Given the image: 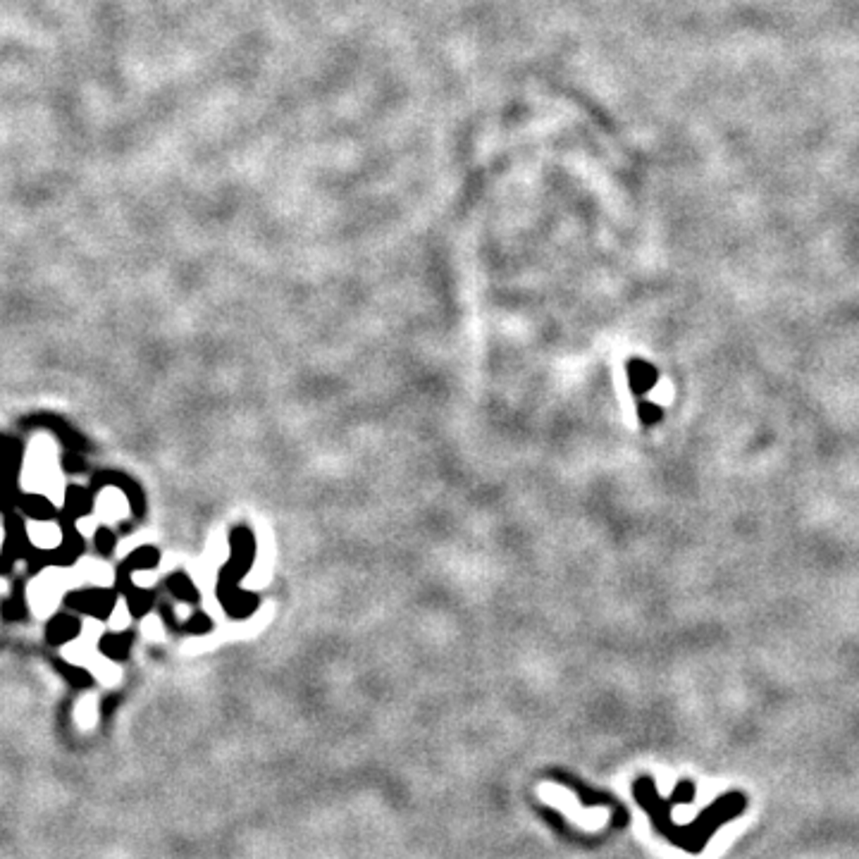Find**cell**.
<instances>
[{"mask_svg":"<svg viewBox=\"0 0 859 859\" xmlns=\"http://www.w3.org/2000/svg\"><path fill=\"white\" fill-rule=\"evenodd\" d=\"M24 487L31 492H43L56 504H63V483H60L56 447L46 437L41 440L36 437L29 449L27 463H24Z\"/></svg>","mask_w":859,"mask_h":859,"instance_id":"1","label":"cell"},{"mask_svg":"<svg viewBox=\"0 0 859 859\" xmlns=\"http://www.w3.org/2000/svg\"><path fill=\"white\" fill-rule=\"evenodd\" d=\"M64 588H70V575L64 571H46L39 580H34L29 599H31V606H34L36 614H48V611L56 609L57 599H60Z\"/></svg>","mask_w":859,"mask_h":859,"instance_id":"2","label":"cell"},{"mask_svg":"<svg viewBox=\"0 0 859 859\" xmlns=\"http://www.w3.org/2000/svg\"><path fill=\"white\" fill-rule=\"evenodd\" d=\"M628 382H631V390L638 394V399H642L649 390H654V384L659 380L657 375V368H654L652 363L640 361V358H632L628 361Z\"/></svg>","mask_w":859,"mask_h":859,"instance_id":"3","label":"cell"},{"mask_svg":"<svg viewBox=\"0 0 859 859\" xmlns=\"http://www.w3.org/2000/svg\"><path fill=\"white\" fill-rule=\"evenodd\" d=\"M96 511H99L100 520H107V523L125 519L129 513L127 499L122 497V492L117 490H103L96 497Z\"/></svg>","mask_w":859,"mask_h":859,"instance_id":"4","label":"cell"},{"mask_svg":"<svg viewBox=\"0 0 859 859\" xmlns=\"http://www.w3.org/2000/svg\"><path fill=\"white\" fill-rule=\"evenodd\" d=\"M27 535L31 545L39 549H56L63 542V530L53 520H31L27 526Z\"/></svg>","mask_w":859,"mask_h":859,"instance_id":"5","label":"cell"},{"mask_svg":"<svg viewBox=\"0 0 859 859\" xmlns=\"http://www.w3.org/2000/svg\"><path fill=\"white\" fill-rule=\"evenodd\" d=\"M638 413H640V420H642L645 425H657V423L661 420V416H664V411H661L659 406L649 404V401H645V399H640L638 401Z\"/></svg>","mask_w":859,"mask_h":859,"instance_id":"6","label":"cell"},{"mask_svg":"<svg viewBox=\"0 0 859 859\" xmlns=\"http://www.w3.org/2000/svg\"><path fill=\"white\" fill-rule=\"evenodd\" d=\"M0 545H3V528H0Z\"/></svg>","mask_w":859,"mask_h":859,"instance_id":"7","label":"cell"}]
</instances>
